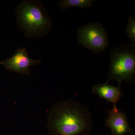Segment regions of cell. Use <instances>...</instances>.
I'll list each match as a JSON object with an SVG mask.
<instances>
[{
  "instance_id": "obj_5",
  "label": "cell",
  "mask_w": 135,
  "mask_h": 135,
  "mask_svg": "<svg viewBox=\"0 0 135 135\" xmlns=\"http://www.w3.org/2000/svg\"><path fill=\"white\" fill-rule=\"evenodd\" d=\"M41 63V60L31 58L25 47L18 49L11 57L0 61V65L3 66L6 71L27 76L31 75L30 68Z\"/></svg>"
},
{
  "instance_id": "obj_2",
  "label": "cell",
  "mask_w": 135,
  "mask_h": 135,
  "mask_svg": "<svg viewBox=\"0 0 135 135\" xmlns=\"http://www.w3.org/2000/svg\"><path fill=\"white\" fill-rule=\"evenodd\" d=\"M15 11L18 29L27 38H40L48 35L52 28V20L40 1H22Z\"/></svg>"
},
{
  "instance_id": "obj_1",
  "label": "cell",
  "mask_w": 135,
  "mask_h": 135,
  "mask_svg": "<svg viewBox=\"0 0 135 135\" xmlns=\"http://www.w3.org/2000/svg\"><path fill=\"white\" fill-rule=\"evenodd\" d=\"M88 108L68 99L55 104L49 111L47 128L51 135H89L93 124Z\"/></svg>"
},
{
  "instance_id": "obj_8",
  "label": "cell",
  "mask_w": 135,
  "mask_h": 135,
  "mask_svg": "<svg viewBox=\"0 0 135 135\" xmlns=\"http://www.w3.org/2000/svg\"><path fill=\"white\" fill-rule=\"evenodd\" d=\"M94 2L92 0H62L59 2L58 6L62 10H65L70 7L86 8H91Z\"/></svg>"
},
{
  "instance_id": "obj_3",
  "label": "cell",
  "mask_w": 135,
  "mask_h": 135,
  "mask_svg": "<svg viewBox=\"0 0 135 135\" xmlns=\"http://www.w3.org/2000/svg\"><path fill=\"white\" fill-rule=\"evenodd\" d=\"M135 49L134 44H122L119 47L113 49L110 56L108 81L128 83L135 80Z\"/></svg>"
},
{
  "instance_id": "obj_9",
  "label": "cell",
  "mask_w": 135,
  "mask_h": 135,
  "mask_svg": "<svg viewBox=\"0 0 135 135\" xmlns=\"http://www.w3.org/2000/svg\"><path fill=\"white\" fill-rule=\"evenodd\" d=\"M126 33L128 38L134 44L135 43V18L131 16L128 20L127 25L126 28Z\"/></svg>"
},
{
  "instance_id": "obj_6",
  "label": "cell",
  "mask_w": 135,
  "mask_h": 135,
  "mask_svg": "<svg viewBox=\"0 0 135 135\" xmlns=\"http://www.w3.org/2000/svg\"><path fill=\"white\" fill-rule=\"evenodd\" d=\"M105 127L110 129L113 135H125L131 133L132 129L129 124L126 114L113 106L107 111Z\"/></svg>"
},
{
  "instance_id": "obj_7",
  "label": "cell",
  "mask_w": 135,
  "mask_h": 135,
  "mask_svg": "<svg viewBox=\"0 0 135 135\" xmlns=\"http://www.w3.org/2000/svg\"><path fill=\"white\" fill-rule=\"evenodd\" d=\"M109 82L108 81L103 84H95L92 88V92L100 98L105 99L108 103H112L114 106H116V104L122 97L120 85L114 86L109 84Z\"/></svg>"
},
{
  "instance_id": "obj_4",
  "label": "cell",
  "mask_w": 135,
  "mask_h": 135,
  "mask_svg": "<svg viewBox=\"0 0 135 135\" xmlns=\"http://www.w3.org/2000/svg\"><path fill=\"white\" fill-rule=\"evenodd\" d=\"M77 37L78 43L97 54L109 46L107 31L98 23H90L81 27L77 31Z\"/></svg>"
}]
</instances>
